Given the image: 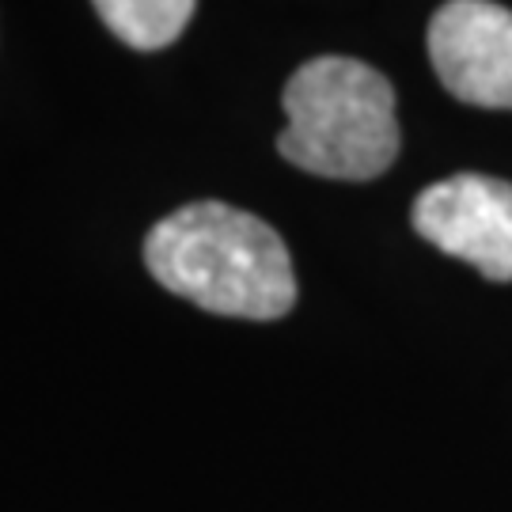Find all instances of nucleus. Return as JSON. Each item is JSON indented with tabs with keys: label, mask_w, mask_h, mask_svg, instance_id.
Here are the masks:
<instances>
[{
	"label": "nucleus",
	"mask_w": 512,
	"mask_h": 512,
	"mask_svg": "<svg viewBox=\"0 0 512 512\" xmlns=\"http://www.w3.org/2000/svg\"><path fill=\"white\" fill-rule=\"evenodd\" d=\"M145 266L167 293L213 315L266 323L296 304V274L285 239L236 205L190 202L152 224Z\"/></svg>",
	"instance_id": "obj_1"
},
{
	"label": "nucleus",
	"mask_w": 512,
	"mask_h": 512,
	"mask_svg": "<svg viewBox=\"0 0 512 512\" xmlns=\"http://www.w3.org/2000/svg\"><path fill=\"white\" fill-rule=\"evenodd\" d=\"M289 126L277 152L308 175L368 183L399 156L395 92L384 73L357 57H311L285 84Z\"/></svg>",
	"instance_id": "obj_2"
},
{
	"label": "nucleus",
	"mask_w": 512,
	"mask_h": 512,
	"mask_svg": "<svg viewBox=\"0 0 512 512\" xmlns=\"http://www.w3.org/2000/svg\"><path fill=\"white\" fill-rule=\"evenodd\" d=\"M414 228L444 255L490 281H512V183L494 175H452L414 198Z\"/></svg>",
	"instance_id": "obj_3"
},
{
	"label": "nucleus",
	"mask_w": 512,
	"mask_h": 512,
	"mask_svg": "<svg viewBox=\"0 0 512 512\" xmlns=\"http://www.w3.org/2000/svg\"><path fill=\"white\" fill-rule=\"evenodd\" d=\"M429 61L448 92L512 110V12L494 0H448L429 19Z\"/></svg>",
	"instance_id": "obj_4"
},
{
	"label": "nucleus",
	"mask_w": 512,
	"mask_h": 512,
	"mask_svg": "<svg viewBox=\"0 0 512 512\" xmlns=\"http://www.w3.org/2000/svg\"><path fill=\"white\" fill-rule=\"evenodd\" d=\"M103 27L129 50H164L186 31L198 0H92Z\"/></svg>",
	"instance_id": "obj_5"
}]
</instances>
